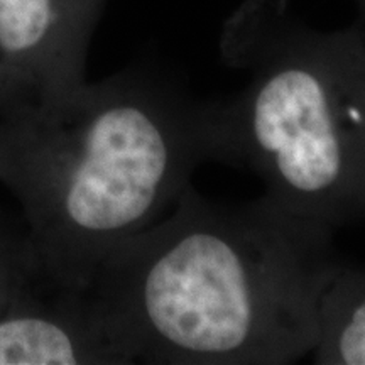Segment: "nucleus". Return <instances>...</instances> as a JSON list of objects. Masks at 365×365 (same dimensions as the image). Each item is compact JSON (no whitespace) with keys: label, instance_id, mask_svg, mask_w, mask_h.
Returning a JSON list of instances; mask_svg holds the SVG:
<instances>
[{"label":"nucleus","instance_id":"20e7f679","mask_svg":"<svg viewBox=\"0 0 365 365\" xmlns=\"http://www.w3.org/2000/svg\"><path fill=\"white\" fill-rule=\"evenodd\" d=\"M105 6L107 0H0V59L12 90L7 105L86 81V54Z\"/></svg>","mask_w":365,"mask_h":365},{"label":"nucleus","instance_id":"f257e3e1","mask_svg":"<svg viewBox=\"0 0 365 365\" xmlns=\"http://www.w3.org/2000/svg\"><path fill=\"white\" fill-rule=\"evenodd\" d=\"M331 227L271 196L217 205L191 182L166 220L130 237L88 293L135 362L279 365L312 352L336 266Z\"/></svg>","mask_w":365,"mask_h":365},{"label":"nucleus","instance_id":"39448f33","mask_svg":"<svg viewBox=\"0 0 365 365\" xmlns=\"http://www.w3.org/2000/svg\"><path fill=\"white\" fill-rule=\"evenodd\" d=\"M124 364H135L134 354L88 291L41 279L0 317V365Z\"/></svg>","mask_w":365,"mask_h":365},{"label":"nucleus","instance_id":"7ed1b4c3","mask_svg":"<svg viewBox=\"0 0 365 365\" xmlns=\"http://www.w3.org/2000/svg\"><path fill=\"white\" fill-rule=\"evenodd\" d=\"M220 53L249 81L205 102L210 159L254 171L282 208L333 228L365 188V36L314 29L289 0H245Z\"/></svg>","mask_w":365,"mask_h":365},{"label":"nucleus","instance_id":"6e6552de","mask_svg":"<svg viewBox=\"0 0 365 365\" xmlns=\"http://www.w3.org/2000/svg\"><path fill=\"white\" fill-rule=\"evenodd\" d=\"M12 100V90L11 83H9V76L4 66L2 59H0V108H4Z\"/></svg>","mask_w":365,"mask_h":365},{"label":"nucleus","instance_id":"0eeeda50","mask_svg":"<svg viewBox=\"0 0 365 365\" xmlns=\"http://www.w3.org/2000/svg\"><path fill=\"white\" fill-rule=\"evenodd\" d=\"M38 281L41 274L27 242L14 239L0 228V317Z\"/></svg>","mask_w":365,"mask_h":365},{"label":"nucleus","instance_id":"1a4fd4ad","mask_svg":"<svg viewBox=\"0 0 365 365\" xmlns=\"http://www.w3.org/2000/svg\"><path fill=\"white\" fill-rule=\"evenodd\" d=\"M360 2H362V7L365 9V0H360Z\"/></svg>","mask_w":365,"mask_h":365},{"label":"nucleus","instance_id":"f03ea898","mask_svg":"<svg viewBox=\"0 0 365 365\" xmlns=\"http://www.w3.org/2000/svg\"><path fill=\"white\" fill-rule=\"evenodd\" d=\"M210 159L205 102L153 63L0 110V185L19 202L41 279L86 293Z\"/></svg>","mask_w":365,"mask_h":365},{"label":"nucleus","instance_id":"423d86ee","mask_svg":"<svg viewBox=\"0 0 365 365\" xmlns=\"http://www.w3.org/2000/svg\"><path fill=\"white\" fill-rule=\"evenodd\" d=\"M317 364L365 365V281L339 267L319 304Z\"/></svg>","mask_w":365,"mask_h":365}]
</instances>
